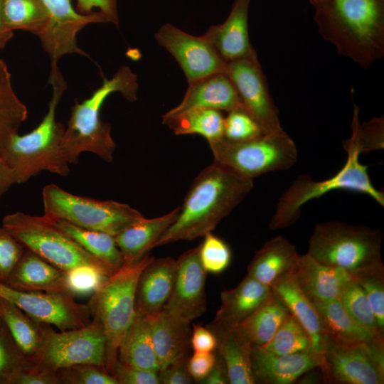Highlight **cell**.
<instances>
[{"mask_svg":"<svg viewBox=\"0 0 384 384\" xmlns=\"http://www.w3.org/2000/svg\"><path fill=\"white\" fill-rule=\"evenodd\" d=\"M180 207L154 218H142L114 236L124 265L140 262L176 218Z\"/></svg>","mask_w":384,"mask_h":384,"instance_id":"26","label":"cell"},{"mask_svg":"<svg viewBox=\"0 0 384 384\" xmlns=\"http://www.w3.org/2000/svg\"><path fill=\"white\" fill-rule=\"evenodd\" d=\"M199 247L201 262L207 272L220 274L229 266L232 254L228 245L211 232L206 233Z\"/></svg>","mask_w":384,"mask_h":384,"instance_id":"42","label":"cell"},{"mask_svg":"<svg viewBox=\"0 0 384 384\" xmlns=\"http://www.w3.org/2000/svg\"><path fill=\"white\" fill-rule=\"evenodd\" d=\"M27 117V107L16 95L7 65L0 59V156Z\"/></svg>","mask_w":384,"mask_h":384,"instance_id":"36","label":"cell"},{"mask_svg":"<svg viewBox=\"0 0 384 384\" xmlns=\"http://www.w3.org/2000/svg\"><path fill=\"white\" fill-rule=\"evenodd\" d=\"M1 226L25 249L65 272L92 269L107 276L114 274L44 215L36 216L15 212L3 218Z\"/></svg>","mask_w":384,"mask_h":384,"instance_id":"7","label":"cell"},{"mask_svg":"<svg viewBox=\"0 0 384 384\" xmlns=\"http://www.w3.org/2000/svg\"><path fill=\"white\" fill-rule=\"evenodd\" d=\"M353 279L363 289L379 331L384 336V269L365 272Z\"/></svg>","mask_w":384,"mask_h":384,"instance_id":"43","label":"cell"},{"mask_svg":"<svg viewBox=\"0 0 384 384\" xmlns=\"http://www.w3.org/2000/svg\"><path fill=\"white\" fill-rule=\"evenodd\" d=\"M24 250V247L12 235L0 227V282H6Z\"/></svg>","mask_w":384,"mask_h":384,"instance_id":"46","label":"cell"},{"mask_svg":"<svg viewBox=\"0 0 384 384\" xmlns=\"http://www.w3.org/2000/svg\"><path fill=\"white\" fill-rule=\"evenodd\" d=\"M152 317L135 311L119 348L118 360L132 366L158 372L159 366L151 335Z\"/></svg>","mask_w":384,"mask_h":384,"instance_id":"30","label":"cell"},{"mask_svg":"<svg viewBox=\"0 0 384 384\" xmlns=\"http://www.w3.org/2000/svg\"><path fill=\"white\" fill-rule=\"evenodd\" d=\"M323 38L363 68L384 56V0H328L315 8Z\"/></svg>","mask_w":384,"mask_h":384,"instance_id":"2","label":"cell"},{"mask_svg":"<svg viewBox=\"0 0 384 384\" xmlns=\"http://www.w3.org/2000/svg\"><path fill=\"white\" fill-rule=\"evenodd\" d=\"M14 384H59L55 371L42 372L31 370L19 375Z\"/></svg>","mask_w":384,"mask_h":384,"instance_id":"53","label":"cell"},{"mask_svg":"<svg viewBox=\"0 0 384 384\" xmlns=\"http://www.w3.org/2000/svg\"><path fill=\"white\" fill-rule=\"evenodd\" d=\"M299 255L295 245L278 235L258 250L247 266V275L271 287L282 277L294 274Z\"/></svg>","mask_w":384,"mask_h":384,"instance_id":"25","label":"cell"},{"mask_svg":"<svg viewBox=\"0 0 384 384\" xmlns=\"http://www.w3.org/2000/svg\"><path fill=\"white\" fill-rule=\"evenodd\" d=\"M251 0H235L226 20L209 27L202 36L226 63L256 53L248 34V11Z\"/></svg>","mask_w":384,"mask_h":384,"instance_id":"19","label":"cell"},{"mask_svg":"<svg viewBox=\"0 0 384 384\" xmlns=\"http://www.w3.org/2000/svg\"><path fill=\"white\" fill-rule=\"evenodd\" d=\"M339 301L346 312L375 339L384 341L367 297L354 279L345 287Z\"/></svg>","mask_w":384,"mask_h":384,"instance_id":"40","label":"cell"},{"mask_svg":"<svg viewBox=\"0 0 384 384\" xmlns=\"http://www.w3.org/2000/svg\"><path fill=\"white\" fill-rule=\"evenodd\" d=\"M80 363L105 368L104 332L92 319L86 326L60 332L49 325L44 345L33 358L31 370L51 372Z\"/></svg>","mask_w":384,"mask_h":384,"instance_id":"11","label":"cell"},{"mask_svg":"<svg viewBox=\"0 0 384 384\" xmlns=\"http://www.w3.org/2000/svg\"><path fill=\"white\" fill-rule=\"evenodd\" d=\"M1 322H2V321H1V319H0V324H1Z\"/></svg>","mask_w":384,"mask_h":384,"instance_id":"58","label":"cell"},{"mask_svg":"<svg viewBox=\"0 0 384 384\" xmlns=\"http://www.w3.org/2000/svg\"><path fill=\"white\" fill-rule=\"evenodd\" d=\"M117 1L118 0H77V8L78 11L83 14H91L94 12V9H98L106 22L112 23L118 26Z\"/></svg>","mask_w":384,"mask_h":384,"instance_id":"50","label":"cell"},{"mask_svg":"<svg viewBox=\"0 0 384 384\" xmlns=\"http://www.w3.org/2000/svg\"><path fill=\"white\" fill-rule=\"evenodd\" d=\"M208 144L215 161L252 178L288 169L297 161L296 144L284 130L242 142L223 137Z\"/></svg>","mask_w":384,"mask_h":384,"instance_id":"10","label":"cell"},{"mask_svg":"<svg viewBox=\"0 0 384 384\" xmlns=\"http://www.w3.org/2000/svg\"><path fill=\"white\" fill-rule=\"evenodd\" d=\"M217 340L216 351L224 361L230 384H255L252 343L238 325L211 322L206 326Z\"/></svg>","mask_w":384,"mask_h":384,"instance_id":"24","label":"cell"},{"mask_svg":"<svg viewBox=\"0 0 384 384\" xmlns=\"http://www.w3.org/2000/svg\"><path fill=\"white\" fill-rule=\"evenodd\" d=\"M16 183L13 171L0 156V198Z\"/></svg>","mask_w":384,"mask_h":384,"instance_id":"55","label":"cell"},{"mask_svg":"<svg viewBox=\"0 0 384 384\" xmlns=\"http://www.w3.org/2000/svg\"><path fill=\"white\" fill-rule=\"evenodd\" d=\"M215 361V351L209 353L194 352L188 358V370L194 382L200 383L210 371Z\"/></svg>","mask_w":384,"mask_h":384,"instance_id":"51","label":"cell"},{"mask_svg":"<svg viewBox=\"0 0 384 384\" xmlns=\"http://www.w3.org/2000/svg\"><path fill=\"white\" fill-rule=\"evenodd\" d=\"M319 367L324 381L383 384L384 342L339 343L326 339Z\"/></svg>","mask_w":384,"mask_h":384,"instance_id":"12","label":"cell"},{"mask_svg":"<svg viewBox=\"0 0 384 384\" xmlns=\"http://www.w3.org/2000/svg\"><path fill=\"white\" fill-rule=\"evenodd\" d=\"M177 271L171 294L164 309L189 322L201 316L207 309L206 279L199 247L183 252L177 260Z\"/></svg>","mask_w":384,"mask_h":384,"instance_id":"17","label":"cell"},{"mask_svg":"<svg viewBox=\"0 0 384 384\" xmlns=\"http://www.w3.org/2000/svg\"><path fill=\"white\" fill-rule=\"evenodd\" d=\"M42 197L43 215L49 218L114 236L144 218L127 203L75 195L53 183L43 187Z\"/></svg>","mask_w":384,"mask_h":384,"instance_id":"9","label":"cell"},{"mask_svg":"<svg viewBox=\"0 0 384 384\" xmlns=\"http://www.w3.org/2000/svg\"><path fill=\"white\" fill-rule=\"evenodd\" d=\"M294 274L282 277L271 289L281 298L289 313L307 331L311 338L314 349L322 353L326 340L318 312L314 303L297 284Z\"/></svg>","mask_w":384,"mask_h":384,"instance_id":"29","label":"cell"},{"mask_svg":"<svg viewBox=\"0 0 384 384\" xmlns=\"http://www.w3.org/2000/svg\"><path fill=\"white\" fill-rule=\"evenodd\" d=\"M326 339L339 343L384 342L375 339L344 309L339 299L314 304Z\"/></svg>","mask_w":384,"mask_h":384,"instance_id":"32","label":"cell"},{"mask_svg":"<svg viewBox=\"0 0 384 384\" xmlns=\"http://www.w3.org/2000/svg\"><path fill=\"white\" fill-rule=\"evenodd\" d=\"M48 14L46 23L37 35L43 49L51 63H57L63 55H89L78 45L77 33L90 23H105L104 16L96 11L91 14L78 13L71 0H42Z\"/></svg>","mask_w":384,"mask_h":384,"instance_id":"15","label":"cell"},{"mask_svg":"<svg viewBox=\"0 0 384 384\" xmlns=\"http://www.w3.org/2000/svg\"><path fill=\"white\" fill-rule=\"evenodd\" d=\"M14 35V32L7 30L2 22L1 14V0H0V49L5 47Z\"/></svg>","mask_w":384,"mask_h":384,"instance_id":"56","label":"cell"},{"mask_svg":"<svg viewBox=\"0 0 384 384\" xmlns=\"http://www.w3.org/2000/svg\"><path fill=\"white\" fill-rule=\"evenodd\" d=\"M191 108L213 109L228 112L238 109L246 110L225 73H214L189 83L181 103L166 114H174Z\"/></svg>","mask_w":384,"mask_h":384,"instance_id":"23","label":"cell"},{"mask_svg":"<svg viewBox=\"0 0 384 384\" xmlns=\"http://www.w3.org/2000/svg\"><path fill=\"white\" fill-rule=\"evenodd\" d=\"M4 284L21 291L68 293L74 295L70 287L68 272L26 249Z\"/></svg>","mask_w":384,"mask_h":384,"instance_id":"20","label":"cell"},{"mask_svg":"<svg viewBox=\"0 0 384 384\" xmlns=\"http://www.w3.org/2000/svg\"><path fill=\"white\" fill-rule=\"evenodd\" d=\"M346 153L343 166L328 179L316 181L306 175L299 176L280 196L269 228L275 230L291 226L299 218L300 209L306 202L338 189L367 194L383 206L384 194L373 185L367 166L359 161L360 154Z\"/></svg>","mask_w":384,"mask_h":384,"instance_id":"8","label":"cell"},{"mask_svg":"<svg viewBox=\"0 0 384 384\" xmlns=\"http://www.w3.org/2000/svg\"><path fill=\"white\" fill-rule=\"evenodd\" d=\"M190 341L194 352H213L217 348V340L213 331L200 324L193 326Z\"/></svg>","mask_w":384,"mask_h":384,"instance_id":"52","label":"cell"},{"mask_svg":"<svg viewBox=\"0 0 384 384\" xmlns=\"http://www.w3.org/2000/svg\"><path fill=\"white\" fill-rule=\"evenodd\" d=\"M112 375L117 384H159L158 372L139 368L118 359Z\"/></svg>","mask_w":384,"mask_h":384,"instance_id":"47","label":"cell"},{"mask_svg":"<svg viewBox=\"0 0 384 384\" xmlns=\"http://www.w3.org/2000/svg\"><path fill=\"white\" fill-rule=\"evenodd\" d=\"M188 354L173 361L158 371L159 383L191 384L195 383L187 367Z\"/></svg>","mask_w":384,"mask_h":384,"instance_id":"49","label":"cell"},{"mask_svg":"<svg viewBox=\"0 0 384 384\" xmlns=\"http://www.w3.org/2000/svg\"><path fill=\"white\" fill-rule=\"evenodd\" d=\"M263 134L258 122L245 110L230 111L225 117L223 137L228 140L247 141Z\"/></svg>","mask_w":384,"mask_h":384,"instance_id":"45","label":"cell"},{"mask_svg":"<svg viewBox=\"0 0 384 384\" xmlns=\"http://www.w3.org/2000/svg\"><path fill=\"white\" fill-rule=\"evenodd\" d=\"M154 38L177 60L188 84L214 73H225L227 63L203 36L191 35L165 23Z\"/></svg>","mask_w":384,"mask_h":384,"instance_id":"16","label":"cell"},{"mask_svg":"<svg viewBox=\"0 0 384 384\" xmlns=\"http://www.w3.org/2000/svg\"><path fill=\"white\" fill-rule=\"evenodd\" d=\"M0 319L18 347L33 361L44 345L49 324L35 320L2 297H0Z\"/></svg>","mask_w":384,"mask_h":384,"instance_id":"31","label":"cell"},{"mask_svg":"<svg viewBox=\"0 0 384 384\" xmlns=\"http://www.w3.org/2000/svg\"><path fill=\"white\" fill-rule=\"evenodd\" d=\"M358 107L354 105L352 120V136L343 141V146L346 152L357 151L358 154L383 149L384 119L375 117L368 122L360 123Z\"/></svg>","mask_w":384,"mask_h":384,"instance_id":"39","label":"cell"},{"mask_svg":"<svg viewBox=\"0 0 384 384\" xmlns=\"http://www.w3.org/2000/svg\"><path fill=\"white\" fill-rule=\"evenodd\" d=\"M294 275L300 289L314 304L339 299L353 279L345 270L323 264L308 253L299 255Z\"/></svg>","mask_w":384,"mask_h":384,"instance_id":"21","label":"cell"},{"mask_svg":"<svg viewBox=\"0 0 384 384\" xmlns=\"http://www.w3.org/2000/svg\"><path fill=\"white\" fill-rule=\"evenodd\" d=\"M50 220L58 229L107 266L113 273L123 267V257L114 235L80 228L63 220Z\"/></svg>","mask_w":384,"mask_h":384,"instance_id":"33","label":"cell"},{"mask_svg":"<svg viewBox=\"0 0 384 384\" xmlns=\"http://www.w3.org/2000/svg\"><path fill=\"white\" fill-rule=\"evenodd\" d=\"M48 82L53 94L43 119L31 132L13 135L1 155L13 171L16 183H26L43 171L61 176L70 172L62 149L65 127L55 119L57 106L67 87L57 63H51Z\"/></svg>","mask_w":384,"mask_h":384,"instance_id":"3","label":"cell"},{"mask_svg":"<svg viewBox=\"0 0 384 384\" xmlns=\"http://www.w3.org/2000/svg\"><path fill=\"white\" fill-rule=\"evenodd\" d=\"M252 187L253 178L214 161L194 178L176 218L152 249L212 232Z\"/></svg>","mask_w":384,"mask_h":384,"instance_id":"1","label":"cell"},{"mask_svg":"<svg viewBox=\"0 0 384 384\" xmlns=\"http://www.w3.org/2000/svg\"><path fill=\"white\" fill-rule=\"evenodd\" d=\"M225 73L235 86L245 108L258 122L264 134L284 130L257 53L228 63Z\"/></svg>","mask_w":384,"mask_h":384,"instance_id":"14","label":"cell"},{"mask_svg":"<svg viewBox=\"0 0 384 384\" xmlns=\"http://www.w3.org/2000/svg\"><path fill=\"white\" fill-rule=\"evenodd\" d=\"M1 14L7 30H22L36 36L43 30L48 18L42 0H1Z\"/></svg>","mask_w":384,"mask_h":384,"instance_id":"37","label":"cell"},{"mask_svg":"<svg viewBox=\"0 0 384 384\" xmlns=\"http://www.w3.org/2000/svg\"><path fill=\"white\" fill-rule=\"evenodd\" d=\"M322 353L309 349L277 354L261 346L252 345L251 362L255 383L290 384L309 371L319 368Z\"/></svg>","mask_w":384,"mask_h":384,"instance_id":"18","label":"cell"},{"mask_svg":"<svg viewBox=\"0 0 384 384\" xmlns=\"http://www.w3.org/2000/svg\"><path fill=\"white\" fill-rule=\"evenodd\" d=\"M59 384H117L104 367L80 363L57 370Z\"/></svg>","mask_w":384,"mask_h":384,"instance_id":"44","label":"cell"},{"mask_svg":"<svg viewBox=\"0 0 384 384\" xmlns=\"http://www.w3.org/2000/svg\"><path fill=\"white\" fill-rule=\"evenodd\" d=\"M289 311L272 289L270 295L238 326L252 345L263 346L274 335Z\"/></svg>","mask_w":384,"mask_h":384,"instance_id":"35","label":"cell"},{"mask_svg":"<svg viewBox=\"0 0 384 384\" xmlns=\"http://www.w3.org/2000/svg\"><path fill=\"white\" fill-rule=\"evenodd\" d=\"M382 240L378 229L330 220L315 225L306 253L323 264L345 270L353 278L384 269Z\"/></svg>","mask_w":384,"mask_h":384,"instance_id":"5","label":"cell"},{"mask_svg":"<svg viewBox=\"0 0 384 384\" xmlns=\"http://www.w3.org/2000/svg\"><path fill=\"white\" fill-rule=\"evenodd\" d=\"M328 0H309L310 3L314 6V8L319 6Z\"/></svg>","mask_w":384,"mask_h":384,"instance_id":"57","label":"cell"},{"mask_svg":"<svg viewBox=\"0 0 384 384\" xmlns=\"http://www.w3.org/2000/svg\"><path fill=\"white\" fill-rule=\"evenodd\" d=\"M199 383L227 384L229 378L226 365L221 356L215 351V361L207 376Z\"/></svg>","mask_w":384,"mask_h":384,"instance_id":"54","label":"cell"},{"mask_svg":"<svg viewBox=\"0 0 384 384\" xmlns=\"http://www.w3.org/2000/svg\"><path fill=\"white\" fill-rule=\"evenodd\" d=\"M154 257L146 254L138 263L123 265L92 293L86 303L91 319L100 324L105 338V369L112 375L120 343L135 314L139 277Z\"/></svg>","mask_w":384,"mask_h":384,"instance_id":"6","label":"cell"},{"mask_svg":"<svg viewBox=\"0 0 384 384\" xmlns=\"http://www.w3.org/2000/svg\"><path fill=\"white\" fill-rule=\"evenodd\" d=\"M176 260L171 257L154 259L141 272L135 290V311L151 317L166 304L175 282Z\"/></svg>","mask_w":384,"mask_h":384,"instance_id":"22","label":"cell"},{"mask_svg":"<svg viewBox=\"0 0 384 384\" xmlns=\"http://www.w3.org/2000/svg\"><path fill=\"white\" fill-rule=\"evenodd\" d=\"M261 346L277 354L294 353L314 349L310 336L290 313L272 338Z\"/></svg>","mask_w":384,"mask_h":384,"instance_id":"38","label":"cell"},{"mask_svg":"<svg viewBox=\"0 0 384 384\" xmlns=\"http://www.w3.org/2000/svg\"><path fill=\"white\" fill-rule=\"evenodd\" d=\"M109 277L92 269H79L68 272L70 287L75 296L85 292L92 293Z\"/></svg>","mask_w":384,"mask_h":384,"instance_id":"48","label":"cell"},{"mask_svg":"<svg viewBox=\"0 0 384 384\" xmlns=\"http://www.w3.org/2000/svg\"><path fill=\"white\" fill-rule=\"evenodd\" d=\"M137 76L126 65L119 68L111 79L103 77L100 87L82 102H75L62 139V149L69 164H78L83 152L96 154L110 163L116 148L111 136V124L100 119V110L107 97L120 92L129 101L137 100Z\"/></svg>","mask_w":384,"mask_h":384,"instance_id":"4","label":"cell"},{"mask_svg":"<svg viewBox=\"0 0 384 384\" xmlns=\"http://www.w3.org/2000/svg\"><path fill=\"white\" fill-rule=\"evenodd\" d=\"M0 297L14 303L35 320L60 331L80 328L91 321L87 304L68 293L21 291L0 282Z\"/></svg>","mask_w":384,"mask_h":384,"instance_id":"13","label":"cell"},{"mask_svg":"<svg viewBox=\"0 0 384 384\" xmlns=\"http://www.w3.org/2000/svg\"><path fill=\"white\" fill-rule=\"evenodd\" d=\"M190 323L164 309L152 317L151 335L159 370L187 355Z\"/></svg>","mask_w":384,"mask_h":384,"instance_id":"27","label":"cell"},{"mask_svg":"<svg viewBox=\"0 0 384 384\" xmlns=\"http://www.w3.org/2000/svg\"><path fill=\"white\" fill-rule=\"evenodd\" d=\"M33 367V361L18 347L6 325L0 324V384H14Z\"/></svg>","mask_w":384,"mask_h":384,"instance_id":"41","label":"cell"},{"mask_svg":"<svg viewBox=\"0 0 384 384\" xmlns=\"http://www.w3.org/2000/svg\"><path fill=\"white\" fill-rule=\"evenodd\" d=\"M271 287L247 276L234 288L220 293V306L213 322L238 325L270 295Z\"/></svg>","mask_w":384,"mask_h":384,"instance_id":"28","label":"cell"},{"mask_svg":"<svg viewBox=\"0 0 384 384\" xmlns=\"http://www.w3.org/2000/svg\"><path fill=\"white\" fill-rule=\"evenodd\" d=\"M225 117L221 111L191 108L174 114H165L162 123L176 135L199 134L208 142L223 137Z\"/></svg>","mask_w":384,"mask_h":384,"instance_id":"34","label":"cell"}]
</instances>
